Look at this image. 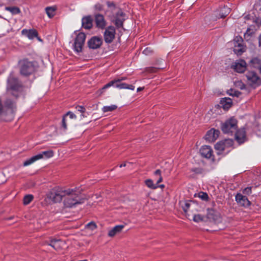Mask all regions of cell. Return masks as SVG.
Wrapping results in <instances>:
<instances>
[{"label":"cell","instance_id":"1","mask_svg":"<svg viewBox=\"0 0 261 261\" xmlns=\"http://www.w3.org/2000/svg\"><path fill=\"white\" fill-rule=\"evenodd\" d=\"M18 67L21 74L26 77L34 74L36 72L38 68L36 62L26 59H23L19 61Z\"/></svg>","mask_w":261,"mask_h":261},{"label":"cell","instance_id":"2","mask_svg":"<svg viewBox=\"0 0 261 261\" xmlns=\"http://www.w3.org/2000/svg\"><path fill=\"white\" fill-rule=\"evenodd\" d=\"M8 90L13 95L18 96L23 90V86L22 83L19 79L14 74H11L9 77L7 83Z\"/></svg>","mask_w":261,"mask_h":261},{"label":"cell","instance_id":"3","mask_svg":"<svg viewBox=\"0 0 261 261\" xmlns=\"http://www.w3.org/2000/svg\"><path fill=\"white\" fill-rule=\"evenodd\" d=\"M74 193L73 190H53L47 195L48 201L51 203H59L62 202L64 197L69 196Z\"/></svg>","mask_w":261,"mask_h":261},{"label":"cell","instance_id":"4","mask_svg":"<svg viewBox=\"0 0 261 261\" xmlns=\"http://www.w3.org/2000/svg\"><path fill=\"white\" fill-rule=\"evenodd\" d=\"M17 107L15 102L11 100H7L4 104V111L2 116L7 120H12L15 115Z\"/></svg>","mask_w":261,"mask_h":261},{"label":"cell","instance_id":"5","mask_svg":"<svg viewBox=\"0 0 261 261\" xmlns=\"http://www.w3.org/2000/svg\"><path fill=\"white\" fill-rule=\"evenodd\" d=\"M237 120L235 118H230L222 126L223 132L228 134L233 133L237 129Z\"/></svg>","mask_w":261,"mask_h":261},{"label":"cell","instance_id":"6","mask_svg":"<svg viewBox=\"0 0 261 261\" xmlns=\"http://www.w3.org/2000/svg\"><path fill=\"white\" fill-rule=\"evenodd\" d=\"M246 45L243 39L240 36H237L234 40V50L237 55H242L246 51Z\"/></svg>","mask_w":261,"mask_h":261},{"label":"cell","instance_id":"7","mask_svg":"<svg viewBox=\"0 0 261 261\" xmlns=\"http://www.w3.org/2000/svg\"><path fill=\"white\" fill-rule=\"evenodd\" d=\"M53 156H54V152L52 151H45L43 154H38V155L33 156L32 158H30L29 159L27 160L26 161L24 162V165L25 166L30 165L31 164L34 163L35 162L38 161L39 160L43 158L49 159V158L52 157Z\"/></svg>","mask_w":261,"mask_h":261},{"label":"cell","instance_id":"8","mask_svg":"<svg viewBox=\"0 0 261 261\" xmlns=\"http://www.w3.org/2000/svg\"><path fill=\"white\" fill-rule=\"evenodd\" d=\"M69 195L68 198H66L64 201V206L66 207H70L74 206L80 203H82L84 201V198L81 197L78 195Z\"/></svg>","mask_w":261,"mask_h":261},{"label":"cell","instance_id":"9","mask_svg":"<svg viewBox=\"0 0 261 261\" xmlns=\"http://www.w3.org/2000/svg\"><path fill=\"white\" fill-rule=\"evenodd\" d=\"M234 142L231 139H225L219 142L215 146V149L219 152H223L233 146Z\"/></svg>","mask_w":261,"mask_h":261},{"label":"cell","instance_id":"10","mask_svg":"<svg viewBox=\"0 0 261 261\" xmlns=\"http://www.w3.org/2000/svg\"><path fill=\"white\" fill-rule=\"evenodd\" d=\"M86 35L84 33H80L78 35L74 44V48L77 52H81L82 51Z\"/></svg>","mask_w":261,"mask_h":261},{"label":"cell","instance_id":"11","mask_svg":"<svg viewBox=\"0 0 261 261\" xmlns=\"http://www.w3.org/2000/svg\"><path fill=\"white\" fill-rule=\"evenodd\" d=\"M232 67L235 72L242 74L246 71L248 68V65L244 60L240 59L236 61L233 65Z\"/></svg>","mask_w":261,"mask_h":261},{"label":"cell","instance_id":"12","mask_svg":"<svg viewBox=\"0 0 261 261\" xmlns=\"http://www.w3.org/2000/svg\"><path fill=\"white\" fill-rule=\"evenodd\" d=\"M220 133L217 130L212 129L205 135V139L209 142H214L218 138Z\"/></svg>","mask_w":261,"mask_h":261},{"label":"cell","instance_id":"13","mask_svg":"<svg viewBox=\"0 0 261 261\" xmlns=\"http://www.w3.org/2000/svg\"><path fill=\"white\" fill-rule=\"evenodd\" d=\"M115 35V30L114 27L110 26L106 29L105 32L104 38L106 43H111L114 40Z\"/></svg>","mask_w":261,"mask_h":261},{"label":"cell","instance_id":"14","mask_svg":"<svg viewBox=\"0 0 261 261\" xmlns=\"http://www.w3.org/2000/svg\"><path fill=\"white\" fill-rule=\"evenodd\" d=\"M103 41L100 37L95 36L92 37L88 42V47L91 49H97L101 47Z\"/></svg>","mask_w":261,"mask_h":261},{"label":"cell","instance_id":"15","mask_svg":"<svg viewBox=\"0 0 261 261\" xmlns=\"http://www.w3.org/2000/svg\"><path fill=\"white\" fill-rule=\"evenodd\" d=\"M247 78L250 83L253 84V85H255L256 86L260 85L261 80L256 73L253 72H249L247 74Z\"/></svg>","mask_w":261,"mask_h":261},{"label":"cell","instance_id":"16","mask_svg":"<svg viewBox=\"0 0 261 261\" xmlns=\"http://www.w3.org/2000/svg\"><path fill=\"white\" fill-rule=\"evenodd\" d=\"M235 138L239 144L244 143L246 139V133L245 129H240L237 130L235 134Z\"/></svg>","mask_w":261,"mask_h":261},{"label":"cell","instance_id":"17","mask_svg":"<svg viewBox=\"0 0 261 261\" xmlns=\"http://www.w3.org/2000/svg\"><path fill=\"white\" fill-rule=\"evenodd\" d=\"M233 106L232 100L229 98H223L220 100L219 106L225 111H228Z\"/></svg>","mask_w":261,"mask_h":261},{"label":"cell","instance_id":"18","mask_svg":"<svg viewBox=\"0 0 261 261\" xmlns=\"http://www.w3.org/2000/svg\"><path fill=\"white\" fill-rule=\"evenodd\" d=\"M236 202L239 205L244 207H248L250 205V202L246 197L241 194H238L236 197Z\"/></svg>","mask_w":261,"mask_h":261},{"label":"cell","instance_id":"19","mask_svg":"<svg viewBox=\"0 0 261 261\" xmlns=\"http://www.w3.org/2000/svg\"><path fill=\"white\" fill-rule=\"evenodd\" d=\"M200 153L202 157L205 158L209 159L212 157L213 154V151L212 150L211 147L209 146H203L200 149Z\"/></svg>","mask_w":261,"mask_h":261},{"label":"cell","instance_id":"20","mask_svg":"<svg viewBox=\"0 0 261 261\" xmlns=\"http://www.w3.org/2000/svg\"><path fill=\"white\" fill-rule=\"evenodd\" d=\"M96 26L100 29H103L106 26V23L104 17L101 14H97L95 17Z\"/></svg>","mask_w":261,"mask_h":261},{"label":"cell","instance_id":"21","mask_svg":"<svg viewBox=\"0 0 261 261\" xmlns=\"http://www.w3.org/2000/svg\"><path fill=\"white\" fill-rule=\"evenodd\" d=\"M22 34L28 37L30 39H33L35 38L38 37V35L37 32L34 29L25 30L22 32Z\"/></svg>","mask_w":261,"mask_h":261},{"label":"cell","instance_id":"22","mask_svg":"<svg viewBox=\"0 0 261 261\" xmlns=\"http://www.w3.org/2000/svg\"><path fill=\"white\" fill-rule=\"evenodd\" d=\"M82 26L85 29H90L92 27V19L90 16H87L83 18Z\"/></svg>","mask_w":261,"mask_h":261},{"label":"cell","instance_id":"23","mask_svg":"<svg viewBox=\"0 0 261 261\" xmlns=\"http://www.w3.org/2000/svg\"><path fill=\"white\" fill-rule=\"evenodd\" d=\"M124 226L122 225H118L116 227H114L112 229L111 231L109 233V236L113 237L115 236L116 234H118V233L121 232L123 228H124Z\"/></svg>","mask_w":261,"mask_h":261},{"label":"cell","instance_id":"24","mask_svg":"<svg viewBox=\"0 0 261 261\" xmlns=\"http://www.w3.org/2000/svg\"><path fill=\"white\" fill-rule=\"evenodd\" d=\"M56 7L52 6V7H47L45 9V11H46L47 15H48V17L50 18H52L54 17V15L56 14Z\"/></svg>","mask_w":261,"mask_h":261},{"label":"cell","instance_id":"25","mask_svg":"<svg viewBox=\"0 0 261 261\" xmlns=\"http://www.w3.org/2000/svg\"><path fill=\"white\" fill-rule=\"evenodd\" d=\"M34 199V196L31 194L25 195L23 198V203L25 205H28L32 202Z\"/></svg>","mask_w":261,"mask_h":261},{"label":"cell","instance_id":"26","mask_svg":"<svg viewBox=\"0 0 261 261\" xmlns=\"http://www.w3.org/2000/svg\"><path fill=\"white\" fill-rule=\"evenodd\" d=\"M6 9L8 10L10 13L13 14H17L19 13H20V9L18 8V7H7Z\"/></svg>","mask_w":261,"mask_h":261},{"label":"cell","instance_id":"27","mask_svg":"<svg viewBox=\"0 0 261 261\" xmlns=\"http://www.w3.org/2000/svg\"><path fill=\"white\" fill-rule=\"evenodd\" d=\"M228 94L232 96H239L240 95V92L235 90H230L228 91Z\"/></svg>","mask_w":261,"mask_h":261},{"label":"cell","instance_id":"28","mask_svg":"<svg viewBox=\"0 0 261 261\" xmlns=\"http://www.w3.org/2000/svg\"><path fill=\"white\" fill-rule=\"evenodd\" d=\"M97 225L95 222H91L86 226V228L88 230H94L96 229Z\"/></svg>","mask_w":261,"mask_h":261},{"label":"cell","instance_id":"29","mask_svg":"<svg viewBox=\"0 0 261 261\" xmlns=\"http://www.w3.org/2000/svg\"><path fill=\"white\" fill-rule=\"evenodd\" d=\"M195 197H198L199 198L203 199V200H205V201H207V200L208 199V197H207V194L206 193H199L196 194Z\"/></svg>","mask_w":261,"mask_h":261},{"label":"cell","instance_id":"30","mask_svg":"<svg viewBox=\"0 0 261 261\" xmlns=\"http://www.w3.org/2000/svg\"><path fill=\"white\" fill-rule=\"evenodd\" d=\"M116 108H117V107L115 106H107V107H105L104 108L103 111L105 112L108 111H112L115 110Z\"/></svg>","mask_w":261,"mask_h":261},{"label":"cell","instance_id":"31","mask_svg":"<svg viewBox=\"0 0 261 261\" xmlns=\"http://www.w3.org/2000/svg\"><path fill=\"white\" fill-rule=\"evenodd\" d=\"M146 184L148 187H150L151 188L155 189L157 188V187L154 185L153 181L151 180H147L146 181Z\"/></svg>","mask_w":261,"mask_h":261},{"label":"cell","instance_id":"32","mask_svg":"<svg viewBox=\"0 0 261 261\" xmlns=\"http://www.w3.org/2000/svg\"><path fill=\"white\" fill-rule=\"evenodd\" d=\"M3 111H4V104L2 102L1 100L0 99V115L2 116Z\"/></svg>","mask_w":261,"mask_h":261},{"label":"cell","instance_id":"33","mask_svg":"<svg viewBox=\"0 0 261 261\" xmlns=\"http://www.w3.org/2000/svg\"><path fill=\"white\" fill-rule=\"evenodd\" d=\"M120 87L121 88H128V89H130V90H134V87L132 86L131 85H128L127 84H122V85H121L120 86Z\"/></svg>","mask_w":261,"mask_h":261},{"label":"cell","instance_id":"34","mask_svg":"<svg viewBox=\"0 0 261 261\" xmlns=\"http://www.w3.org/2000/svg\"><path fill=\"white\" fill-rule=\"evenodd\" d=\"M202 217L201 216H195V217H194V220L195 221H197V222H198V221H200V220H202Z\"/></svg>","mask_w":261,"mask_h":261}]
</instances>
